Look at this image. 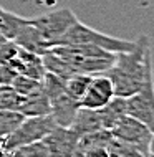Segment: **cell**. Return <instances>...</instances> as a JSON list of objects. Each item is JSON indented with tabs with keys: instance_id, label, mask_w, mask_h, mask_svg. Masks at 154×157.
Returning <instances> with one entry per match:
<instances>
[{
	"instance_id": "cell-1",
	"label": "cell",
	"mask_w": 154,
	"mask_h": 157,
	"mask_svg": "<svg viewBox=\"0 0 154 157\" xmlns=\"http://www.w3.org/2000/svg\"><path fill=\"white\" fill-rule=\"evenodd\" d=\"M113 83L114 96L129 98L143 90L148 79L154 78L149 38L143 35L136 40L131 52L118 53L114 63L105 73Z\"/></svg>"
},
{
	"instance_id": "cell-2",
	"label": "cell",
	"mask_w": 154,
	"mask_h": 157,
	"mask_svg": "<svg viewBox=\"0 0 154 157\" xmlns=\"http://www.w3.org/2000/svg\"><path fill=\"white\" fill-rule=\"evenodd\" d=\"M58 45H71V46L73 45H93V46H100V48L106 50V52L118 55V53L131 52L134 48L136 41H129V40H123V38H118V36L106 35V33L98 32L78 20V22H75L65 32V35L60 38Z\"/></svg>"
},
{
	"instance_id": "cell-3",
	"label": "cell",
	"mask_w": 154,
	"mask_h": 157,
	"mask_svg": "<svg viewBox=\"0 0 154 157\" xmlns=\"http://www.w3.org/2000/svg\"><path fill=\"white\" fill-rule=\"evenodd\" d=\"M55 127V122L50 114L37 117H23V121L15 127L8 136L2 139V147L5 152H10L20 146L41 141Z\"/></svg>"
},
{
	"instance_id": "cell-4",
	"label": "cell",
	"mask_w": 154,
	"mask_h": 157,
	"mask_svg": "<svg viewBox=\"0 0 154 157\" xmlns=\"http://www.w3.org/2000/svg\"><path fill=\"white\" fill-rule=\"evenodd\" d=\"M28 20L30 23L35 25L40 30V33L45 36V40L53 48L55 45H58L60 38L65 35L68 28L75 22H78V17L75 15V12L71 8L63 7V8H57V10H51L48 13L33 17V18H28Z\"/></svg>"
},
{
	"instance_id": "cell-5",
	"label": "cell",
	"mask_w": 154,
	"mask_h": 157,
	"mask_svg": "<svg viewBox=\"0 0 154 157\" xmlns=\"http://www.w3.org/2000/svg\"><path fill=\"white\" fill-rule=\"evenodd\" d=\"M126 114L154 132V78L148 79L139 93L126 98Z\"/></svg>"
},
{
	"instance_id": "cell-6",
	"label": "cell",
	"mask_w": 154,
	"mask_h": 157,
	"mask_svg": "<svg viewBox=\"0 0 154 157\" xmlns=\"http://www.w3.org/2000/svg\"><path fill=\"white\" fill-rule=\"evenodd\" d=\"M109 131H111V136L114 139H118L121 142H126L129 146L138 147L144 154H149L148 144H149V137H151V131L143 122H139L138 119H134V117L126 114Z\"/></svg>"
},
{
	"instance_id": "cell-7",
	"label": "cell",
	"mask_w": 154,
	"mask_h": 157,
	"mask_svg": "<svg viewBox=\"0 0 154 157\" xmlns=\"http://www.w3.org/2000/svg\"><path fill=\"white\" fill-rule=\"evenodd\" d=\"M41 141L45 142L50 157H78L80 136L71 127L55 126Z\"/></svg>"
},
{
	"instance_id": "cell-8",
	"label": "cell",
	"mask_w": 154,
	"mask_h": 157,
	"mask_svg": "<svg viewBox=\"0 0 154 157\" xmlns=\"http://www.w3.org/2000/svg\"><path fill=\"white\" fill-rule=\"evenodd\" d=\"M114 98V90L111 79L103 75H95L91 76L85 94L80 98V106L88 109H100L105 104H108L111 99Z\"/></svg>"
},
{
	"instance_id": "cell-9",
	"label": "cell",
	"mask_w": 154,
	"mask_h": 157,
	"mask_svg": "<svg viewBox=\"0 0 154 157\" xmlns=\"http://www.w3.org/2000/svg\"><path fill=\"white\" fill-rule=\"evenodd\" d=\"M78 109H80V101L66 94V93H63V94L50 101V116L53 119L55 126L60 127H70Z\"/></svg>"
},
{
	"instance_id": "cell-10",
	"label": "cell",
	"mask_w": 154,
	"mask_h": 157,
	"mask_svg": "<svg viewBox=\"0 0 154 157\" xmlns=\"http://www.w3.org/2000/svg\"><path fill=\"white\" fill-rule=\"evenodd\" d=\"M15 45L22 50H27L30 53L35 55H43L48 50H51V45L45 40V36L40 33V30L35 27V25L30 23V20H27V23L23 25L18 30V33L14 38Z\"/></svg>"
},
{
	"instance_id": "cell-11",
	"label": "cell",
	"mask_w": 154,
	"mask_h": 157,
	"mask_svg": "<svg viewBox=\"0 0 154 157\" xmlns=\"http://www.w3.org/2000/svg\"><path fill=\"white\" fill-rule=\"evenodd\" d=\"M10 65L15 68L18 75L30 76V78H33V79H38V81L43 78V75L46 71L40 55L30 53L27 50H22V48H18V53H17V56L10 61Z\"/></svg>"
},
{
	"instance_id": "cell-12",
	"label": "cell",
	"mask_w": 154,
	"mask_h": 157,
	"mask_svg": "<svg viewBox=\"0 0 154 157\" xmlns=\"http://www.w3.org/2000/svg\"><path fill=\"white\" fill-rule=\"evenodd\" d=\"M18 113L23 117H37L50 114V99L43 91L32 93L28 96H23V101L18 108Z\"/></svg>"
},
{
	"instance_id": "cell-13",
	"label": "cell",
	"mask_w": 154,
	"mask_h": 157,
	"mask_svg": "<svg viewBox=\"0 0 154 157\" xmlns=\"http://www.w3.org/2000/svg\"><path fill=\"white\" fill-rule=\"evenodd\" d=\"M70 127L80 137L88 134V132H93V131L103 129L98 109H88V108H81L80 106L78 113H76V116H75V119H73Z\"/></svg>"
},
{
	"instance_id": "cell-14",
	"label": "cell",
	"mask_w": 154,
	"mask_h": 157,
	"mask_svg": "<svg viewBox=\"0 0 154 157\" xmlns=\"http://www.w3.org/2000/svg\"><path fill=\"white\" fill-rule=\"evenodd\" d=\"M98 114H100L103 129H111L123 116H126V99L114 96L108 104L98 109Z\"/></svg>"
},
{
	"instance_id": "cell-15",
	"label": "cell",
	"mask_w": 154,
	"mask_h": 157,
	"mask_svg": "<svg viewBox=\"0 0 154 157\" xmlns=\"http://www.w3.org/2000/svg\"><path fill=\"white\" fill-rule=\"evenodd\" d=\"M113 141V136H111L109 129H98L93 132H88L85 136H81L78 141V155L81 152L88 151V149H96V147H106Z\"/></svg>"
},
{
	"instance_id": "cell-16",
	"label": "cell",
	"mask_w": 154,
	"mask_h": 157,
	"mask_svg": "<svg viewBox=\"0 0 154 157\" xmlns=\"http://www.w3.org/2000/svg\"><path fill=\"white\" fill-rule=\"evenodd\" d=\"M27 20L28 18H23V17L12 13L8 10H2L0 12V32L5 35L7 40H14L18 30L27 23Z\"/></svg>"
},
{
	"instance_id": "cell-17",
	"label": "cell",
	"mask_w": 154,
	"mask_h": 157,
	"mask_svg": "<svg viewBox=\"0 0 154 157\" xmlns=\"http://www.w3.org/2000/svg\"><path fill=\"white\" fill-rule=\"evenodd\" d=\"M40 84H41V91L48 96V99H55L58 98L60 94L65 93V86H66V79L61 78V76L55 75V73H50V71H45L43 78L40 79Z\"/></svg>"
},
{
	"instance_id": "cell-18",
	"label": "cell",
	"mask_w": 154,
	"mask_h": 157,
	"mask_svg": "<svg viewBox=\"0 0 154 157\" xmlns=\"http://www.w3.org/2000/svg\"><path fill=\"white\" fill-rule=\"evenodd\" d=\"M89 81H91V76H89V75L76 73V75L70 76V78L66 79L65 93H66V94H70L71 98H75V99L80 101V98L85 94V91H86Z\"/></svg>"
},
{
	"instance_id": "cell-19",
	"label": "cell",
	"mask_w": 154,
	"mask_h": 157,
	"mask_svg": "<svg viewBox=\"0 0 154 157\" xmlns=\"http://www.w3.org/2000/svg\"><path fill=\"white\" fill-rule=\"evenodd\" d=\"M7 157H50L43 141H37L27 146H20L17 149L7 152Z\"/></svg>"
},
{
	"instance_id": "cell-20",
	"label": "cell",
	"mask_w": 154,
	"mask_h": 157,
	"mask_svg": "<svg viewBox=\"0 0 154 157\" xmlns=\"http://www.w3.org/2000/svg\"><path fill=\"white\" fill-rule=\"evenodd\" d=\"M23 96L18 94L12 86H0V109L5 111H18Z\"/></svg>"
},
{
	"instance_id": "cell-21",
	"label": "cell",
	"mask_w": 154,
	"mask_h": 157,
	"mask_svg": "<svg viewBox=\"0 0 154 157\" xmlns=\"http://www.w3.org/2000/svg\"><path fill=\"white\" fill-rule=\"evenodd\" d=\"M108 152L111 157H149V154L141 152L138 147L129 146L126 142H121L118 139L113 137V141L108 146Z\"/></svg>"
},
{
	"instance_id": "cell-22",
	"label": "cell",
	"mask_w": 154,
	"mask_h": 157,
	"mask_svg": "<svg viewBox=\"0 0 154 157\" xmlns=\"http://www.w3.org/2000/svg\"><path fill=\"white\" fill-rule=\"evenodd\" d=\"M22 121H23V116L18 111H5V109H0V139L8 136Z\"/></svg>"
},
{
	"instance_id": "cell-23",
	"label": "cell",
	"mask_w": 154,
	"mask_h": 157,
	"mask_svg": "<svg viewBox=\"0 0 154 157\" xmlns=\"http://www.w3.org/2000/svg\"><path fill=\"white\" fill-rule=\"evenodd\" d=\"M10 86L22 96H28L32 93H37L41 90V84L38 79H33V78L25 76V75H17V78L14 79V83Z\"/></svg>"
},
{
	"instance_id": "cell-24",
	"label": "cell",
	"mask_w": 154,
	"mask_h": 157,
	"mask_svg": "<svg viewBox=\"0 0 154 157\" xmlns=\"http://www.w3.org/2000/svg\"><path fill=\"white\" fill-rule=\"evenodd\" d=\"M18 53V46L15 45L14 40H7L5 43L0 45V65H10Z\"/></svg>"
},
{
	"instance_id": "cell-25",
	"label": "cell",
	"mask_w": 154,
	"mask_h": 157,
	"mask_svg": "<svg viewBox=\"0 0 154 157\" xmlns=\"http://www.w3.org/2000/svg\"><path fill=\"white\" fill-rule=\"evenodd\" d=\"M17 75L18 73L12 65H0V86H10Z\"/></svg>"
},
{
	"instance_id": "cell-26",
	"label": "cell",
	"mask_w": 154,
	"mask_h": 157,
	"mask_svg": "<svg viewBox=\"0 0 154 157\" xmlns=\"http://www.w3.org/2000/svg\"><path fill=\"white\" fill-rule=\"evenodd\" d=\"M78 157H111L106 147H96V149H88L81 152Z\"/></svg>"
},
{
	"instance_id": "cell-27",
	"label": "cell",
	"mask_w": 154,
	"mask_h": 157,
	"mask_svg": "<svg viewBox=\"0 0 154 157\" xmlns=\"http://www.w3.org/2000/svg\"><path fill=\"white\" fill-rule=\"evenodd\" d=\"M148 152H149V155H152V157H154V132H151V137H149Z\"/></svg>"
},
{
	"instance_id": "cell-28",
	"label": "cell",
	"mask_w": 154,
	"mask_h": 157,
	"mask_svg": "<svg viewBox=\"0 0 154 157\" xmlns=\"http://www.w3.org/2000/svg\"><path fill=\"white\" fill-rule=\"evenodd\" d=\"M5 41H7V38H5V35H3L2 32H0V45H2V43H5Z\"/></svg>"
},
{
	"instance_id": "cell-29",
	"label": "cell",
	"mask_w": 154,
	"mask_h": 157,
	"mask_svg": "<svg viewBox=\"0 0 154 157\" xmlns=\"http://www.w3.org/2000/svg\"><path fill=\"white\" fill-rule=\"evenodd\" d=\"M2 10H3V7H2V5H0V12H2Z\"/></svg>"
},
{
	"instance_id": "cell-30",
	"label": "cell",
	"mask_w": 154,
	"mask_h": 157,
	"mask_svg": "<svg viewBox=\"0 0 154 157\" xmlns=\"http://www.w3.org/2000/svg\"><path fill=\"white\" fill-rule=\"evenodd\" d=\"M149 157H152V155H149Z\"/></svg>"
}]
</instances>
